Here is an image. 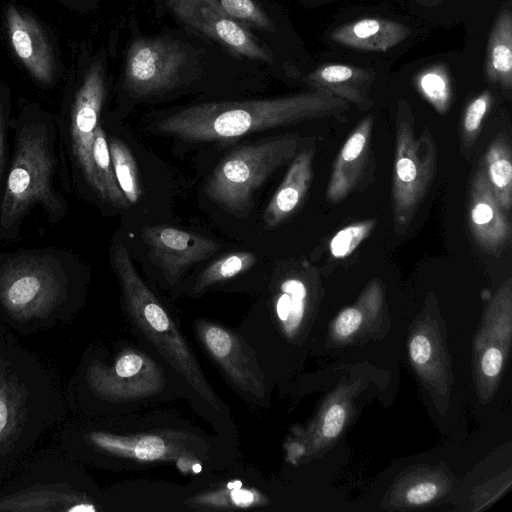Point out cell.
<instances>
[{"label":"cell","mask_w":512,"mask_h":512,"mask_svg":"<svg viewBox=\"0 0 512 512\" xmlns=\"http://www.w3.org/2000/svg\"><path fill=\"white\" fill-rule=\"evenodd\" d=\"M345 100L323 90L259 100L207 102L188 106L155 124V133L189 142L229 140L299 122L338 117Z\"/></svg>","instance_id":"obj_1"},{"label":"cell","mask_w":512,"mask_h":512,"mask_svg":"<svg viewBox=\"0 0 512 512\" xmlns=\"http://www.w3.org/2000/svg\"><path fill=\"white\" fill-rule=\"evenodd\" d=\"M14 132L11 165L0 201V240L18 238L24 219L35 208L52 224L62 220L68 209L53 184L58 162L52 121L22 117Z\"/></svg>","instance_id":"obj_2"},{"label":"cell","mask_w":512,"mask_h":512,"mask_svg":"<svg viewBox=\"0 0 512 512\" xmlns=\"http://www.w3.org/2000/svg\"><path fill=\"white\" fill-rule=\"evenodd\" d=\"M111 262L120 283L124 308L133 324L194 391L211 406L220 408L221 402L210 387L197 358L171 315L136 271L127 248L115 246Z\"/></svg>","instance_id":"obj_3"},{"label":"cell","mask_w":512,"mask_h":512,"mask_svg":"<svg viewBox=\"0 0 512 512\" xmlns=\"http://www.w3.org/2000/svg\"><path fill=\"white\" fill-rule=\"evenodd\" d=\"M302 141L297 135H285L234 149L212 171L206 185L208 197L228 213L247 217L254 193L294 158Z\"/></svg>","instance_id":"obj_4"},{"label":"cell","mask_w":512,"mask_h":512,"mask_svg":"<svg viewBox=\"0 0 512 512\" xmlns=\"http://www.w3.org/2000/svg\"><path fill=\"white\" fill-rule=\"evenodd\" d=\"M437 150L429 128L420 134L410 104L399 100L395 121V152L391 185L393 228L404 235L426 196L436 172Z\"/></svg>","instance_id":"obj_5"},{"label":"cell","mask_w":512,"mask_h":512,"mask_svg":"<svg viewBox=\"0 0 512 512\" xmlns=\"http://www.w3.org/2000/svg\"><path fill=\"white\" fill-rule=\"evenodd\" d=\"M68 252L21 250L0 256V300L10 311L36 313L50 308L68 290Z\"/></svg>","instance_id":"obj_6"},{"label":"cell","mask_w":512,"mask_h":512,"mask_svg":"<svg viewBox=\"0 0 512 512\" xmlns=\"http://www.w3.org/2000/svg\"><path fill=\"white\" fill-rule=\"evenodd\" d=\"M186 63L181 46L164 38L137 39L129 47L125 86L136 96H151L175 86Z\"/></svg>","instance_id":"obj_7"},{"label":"cell","mask_w":512,"mask_h":512,"mask_svg":"<svg viewBox=\"0 0 512 512\" xmlns=\"http://www.w3.org/2000/svg\"><path fill=\"white\" fill-rule=\"evenodd\" d=\"M89 375L93 389L114 401L141 400L155 395L164 386L162 369L137 350L122 352L111 366H93Z\"/></svg>","instance_id":"obj_8"},{"label":"cell","mask_w":512,"mask_h":512,"mask_svg":"<svg viewBox=\"0 0 512 512\" xmlns=\"http://www.w3.org/2000/svg\"><path fill=\"white\" fill-rule=\"evenodd\" d=\"M166 3L182 22L235 53L249 59L273 61L272 53L230 17L216 0H166Z\"/></svg>","instance_id":"obj_9"},{"label":"cell","mask_w":512,"mask_h":512,"mask_svg":"<svg viewBox=\"0 0 512 512\" xmlns=\"http://www.w3.org/2000/svg\"><path fill=\"white\" fill-rule=\"evenodd\" d=\"M197 337L210 358L240 391L264 397V375L251 348L236 333L221 325L198 321Z\"/></svg>","instance_id":"obj_10"},{"label":"cell","mask_w":512,"mask_h":512,"mask_svg":"<svg viewBox=\"0 0 512 512\" xmlns=\"http://www.w3.org/2000/svg\"><path fill=\"white\" fill-rule=\"evenodd\" d=\"M105 96L104 71L101 62L87 71L78 89L70 114V149L89 186L93 187L92 147L100 125V114Z\"/></svg>","instance_id":"obj_11"},{"label":"cell","mask_w":512,"mask_h":512,"mask_svg":"<svg viewBox=\"0 0 512 512\" xmlns=\"http://www.w3.org/2000/svg\"><path fill=\"white\" fill-rule=\"evenodd\" d=\"M142 236L169 285H174L190 266L221 248L212 239L170 226L145 227Z\"/></svg>","instance_id":"obj_12"},{"label":"cell","mask_w":512,"mask_h":512,"mask_svg":"<svg viewBox=\"0 0 512 512\" xmlns=\"http://www.w3.org/2000/svg\"><path fill=\"white\" fill-rule=\"evenodd\" d=\"M469 227L473 239L484 251L498 255L508 244L511 224L480 166L471 183Z\"/></svg>","instance_id":"obj_13"},{"label":"cell","mask_w":512,"mask_h":512,"mask_svg":"<svg viewBox=\"0 0 512 512\" xmlns=\"http://www.w3.org/2000/svg\"><path fill=\"white\" fill-rule=\"evenodd\" d=\"M373 117L363 118L350 133L337 154L326 188V198L339 203L359 190L372 158L371 137Z\"/></svg>","instance_id":"obj_14"},{"label":"cell","mask_w":512,"mask_h":512,"mask_svg":"<svg viewBox=\"0 0 512 512\" xmlns=\"http://www.w3.org/2000/svg\"><path fill=\"white\" fill-rule=\"evenodd\" d=\"M10 42L17 57L34 78L49 83L53 77V55L39 24L16 7L6 13Z\"/></svg>","instance_id":"obj_15"},{"label":"cell","mask_w":512,"mask_h":512,"mask_svg":"<svg viewBox=\"0 0 512 512\" xmlns=\"http://www.w3.org/2000/svg\"><path fill=\"white\" fill-rule=\"evenodd\" d=\"M315 147L301 149L290 166L263 215L266 229H274L289 218L302 204L313 180Z\"/></svg>","instance_id":"obj_16"},{"label":"cell","mask_w":512,"mask_h":512,"mask_svg":"<svg viewBox=\"0 0 512 512\" xmlns=\"http://www.w3.org/2000/svg\"><path fill=\"white\" fill-rule=\"evenodd\" d=\"M375 76L372 68L325 64L308 74L304 81L313 89L329 92L358 109L367 110L373 106L369 90Z\"/></svg>","instance_id":"obj_17"},{"label":"cell","mask_w":512,"mask_h":512,"mask_svg":"<svg viewBox=\"0 0 512 512\" xmlns=\"http://www.w3.org/2000/svg\"><path fill=\"white\" fill-rule=\"evenodd\" d=\"M409 34L410 29L402 23L382 18H364L335 29L331 38L354 49L386 52Z\"/></svg>","instance_id":"obj_18"},{"label":"cell","mask_w":512,"mask_h":512,"mask_svg":"<svg viewBox=\"0 0 512 512\" xmlns=\"http://www.w3.org/2000/svg\"><path fill=\"white\" fill-rule=\"evenodd\" d=\"M90 438L97 447L110 454L139 462L169 460L180 453L176 446L154 434L121 436L95 432Z\"/></svg>","instance_id":"obj_19"},{"label":"cell","mask_w":512,"mask_h":512,"mask_svg":"<svg viewBox=\"0 0 512 512\" xmlns=\"http://www.w3.org/2000/svg\"><path fill=\"white\" fill-rule=\"evenodd\" d=\"M486 77L505 89L512 87V16L502 10L491 29L487 45Z\"/></svg>","instance_id":"obj_20"},{"label":"cell","mask_w":512,"mask_h":512,"mask_svg":"<svg viewBox=\"0 0 512 512\" xmlns=\"http://www.w3.org/2000/svg\"><path fill=\"white\" fill-rule=\"evenodd\" d=\"M483 168L501 207L508 213L512 206V152L505 134L498 135L487 147Z\"/></svg>","instance_id":"obj_21"},{"label":"cell","mask_w":512,"mask_h":512,"mask_svg":"<svg viewBox=\"0 0 512 512\" xmlns=\"http://www.w3.org/2000/svg\"><path fill=\"white\" fill-rule=\"evenodd\" d=\"M93 187L99 197L118 208H127L130 204L118 186L106 134L99 125L95 131L92 147Z\"/></svg>","instance_id":"obj_22"},{"label":"cell","mask_w":512,"mask_h":512,"mask_svg":"<svg viewBox=\"0 0 512 512\" xmlns=\"http://www.w3.org/2000/svg\"><path fill=\"white\" fill-rule=\"evenodd\" d=\"M307 299V287L296 276L281 281L274 297V312L285 334L291 336L302 323Z\"/></svg>","instance_id":"obj_23"},{"label":"cell","mask_w":512,"mask_h":512,"mask_svg":"<svg viewBox=\"0 0 512 512\" xmlns=\"http://www.w3.org/2000/svg\"><path fill=\"white\" fill-rule=\"evenodd\" d=\"M257 259L254 253L238 251L226 254L208 265L198 276L191 292L198 295L207 288L229 280L252 268Z\"/></svg>","instance_id":"obj_24"},{"label":"cell","mask_w":512,"mask_h":512,"mask_svg":"<svg viewBox=\"0 0 512 512\" xmlns=\"http://www.w3.org/2000/svg\"><path fill=\"white\" fill-rule=\"evenodd\" d=\"M415 87L420 95L439 114H445L451 104L452 88L448 68L437 63L421 70L415 77Z\"/></svg>","instance_id":"obj_25"},{"label":"cell","mask_w":512,"mask_h":512,"mask_svg":"<svg viewBox=\"0 0 512 512\" xmlns=\"http://www.w3.org/2000/svg\"><path fill=\"white\" fill-rule=\"evenodd\" d=\"M107 142L118 186L128 203L136 204L142 190L134 156L120 139L111 137Z\"/></svg>","instance_id":"obj_26"},{"label":"cell","mask_w":512,"mask_h":512,"mask_svg":"<svg viewBox=\"0 0 512 512\" xmlns=\"http://www.w3.org/2000/svg\"><path fill=\"white\" fill-rule=\"evenodd\" d=\"M264 502L262 495L253 490L241 488V483L228 484L227 488L207 492L192 499L197 506L209 508H248Z\"/></svg>","instance_id":"obj_27"},{"label":"cell","mask_w":512,"mask_h":512,"mask_svg":"<svg viewBox=\"0 0 512 512\" xmlns=\"http://www.w3.org/2000/svg\"><path fill=\"white\" fill-rule=\"evenodd\" d=\"M376 224V219L370 218L353 222L340 229L330 240L329 251L331 256L335 259L350 256L368 238Z\"/></svg>","instance_id":"obj_28"},{"label":"cell","mask_w":512,"mask_h":512,"mask_svg":"<svg viewBox=\"0 0 512 512\" xmlns=\"http://www.w3.org/2000/svg\"><path fill=\"white\" fill-rule=\"evenodd\" d=\"M492 102L490 91L486 90L475 97L466 107L462 120V142L465 148L473 147L482 128L483 120Z\"/></svg>","instance_id":"obj_29"},{"label":"cell","mask_w":512,"mask_h":512,"mask_svg":"<svg viewBox=\"0 0 512 512\" xmlns=\"http://www.w3.org/2000/svg\"><path fill=\"white\" fill-rule=\"evenodd\" d=\"M221 8L241 24L272 30L274 25L268 15L254 0H216Z\"/></svg>","instance_id":"obj_30"},{"label":"cell","mask_w":512,"mask_h":512,"mask_svg":"<svg viewBox=\"0 0 512 512\" xmlns=\"http://www.w3.org/2000/svg\"><path fill=\"white\" fill-rule=\"evenodd\" d=\"M362 313L356 307L344 309L335 321V333L340 337L353 334L362 323Z\"/></svg>","instance_id":"obj_31"},{"label":"cell","mask_w":512,"mask_h":512,"mask_svg":"<svg viewBox=\"0 0 512 512\" xmlns=\"http://www.w3.org/2000/svg\"><path fill=\"white\" fill-rule=\"evenodd\" d=\"M345 409L341 404L332 405L326 412L322 425V434L326 438L336 437L345 422Z\"/></svg>","instance_id":"obj_32"},{"label":"cell","mask_w":512,"mask_h":512,"mask_svg":"<svg viewBox=\"0 0 512 512\" xmlns=\"http://www.w3.org/2000/svg\"><path fill=\"white\" fill-rule=\"evenodd\" d=\"M437 495V487L432 482H423L412 486L406 493V499L410 504H425Z\"/></svg>","instance_id":"obj_33"},{"label":"cell","mask_w":512,"mask_h":512,"mask_svg":"<svg viewBox=\"0 0 512 512\" xmlns=\"http://www.w3.org/2000/svg\"><path fill=\"white\" fill-rule=\"evenodd\" d=\"M409 352L412 360L417 365L427 363L431 356V343L429 339L422 334L415 335L410 342Z\"/></svg>","instance_id":"obj_34"},{"label":"cell","mask_w":512,"mask_h":512,"mask_svg":"<svg viewBox=\"0 0 512 512\" xmlns=\"http://www.w3.org/2000/svg\"><path fill=\"white\" fill-rule=\"evenodd\" d=\"M503 363L501 351L496 347L488 348L482 356L481 368L486 376L494 377L498 375Z\"/></svg>","instance_id":"obj_35"},{"label":"cell","mask_w":512,"mask_h":512,"mask_svg":"<svg viewBox=\"0 0 512 512\" xmlns=\"http://www.w3.org/2000/svg\"><path fill=\"white\" fill-rule=\"evenodd\" d=\"M7 117L4 105L0 100V180L3 173L5 148H6Z\"/></svg>","instance_id":"obj_36"},{"label":"cell","mask_w":512,"mask_h":512,"mask_svg":"<svg viewBox=\"0 0 512 512\" xmlns=\"http://www.w3.org/2000/svg\"><path fill=\"white\" fill-rule=\"evenodd\" d=\"M8 420H9V407H8L6 401L4 400V398H2L0 396V434L7 427Z\"/></svg>","instance_id":"obj_37"},{"label":"cell","mask_w":512,"mask_h":512,"mask_svg":"<svg viewBox=\"0 0 512 512\" xmlns=\"http://www.w3.org/2000/svg\"><path fill=\"white\" fill-rule=\"evenodd\" d=\"M441 0H423V2L425 3H429V4H436L438 2H440Z\"/></svg>","instance_id":"obj_38"}]
</instances>
